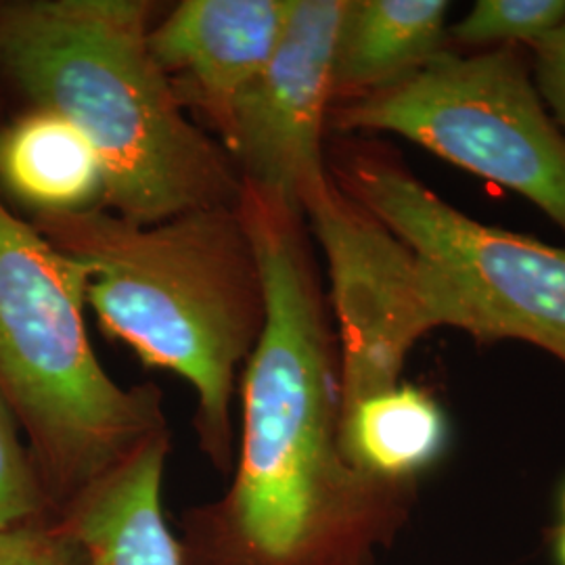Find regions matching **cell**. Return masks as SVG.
<instances>
[{"instance_id": "cell-8", "label": "cell", "mask_w": 565, "mask_h": 565, "mask_svg": "<svg viewBox=\"0 0 565 565\" xmlns=\"http://www.w3.org/2000/svg\"><path fill=\"white\" fill-rule=\"evenodd\" d=\"M303 218L329 266L343 413L401 384L406 356L424 338L415 317L413 256L335 181Z\"/></svg>"}, {"instance_id": "cell-9", "label": "cell", "mask_w": 565, "mask_h": 565, "mask_svg": "<svg viewBox=\"0 0 565 565\" xmlns=\"http://www.w3.org/2000/svg\"><path fill=\"white\" fill-rule=\"evenodd\" d=\"M294 0H182L151 25L149 46L182 107L223 141L231 114L277 51Z\"/></svg>"}, {"instance_id": "cell-17", "label": "cell", "mask_w": 565, "mask_h": 565, "mask_svg": "<svg viewBox=\"0 0 565 565\" xmlns=\"http://www.w3.org/2000/svg\"><path fill=\"white\" fill-rule=\"evenodd\" d=\"M532 53L539 93L548 103L553 120L565 135V21L543 41L532 44Z\"/></svg>"}, {"instance_id": "cell-15", "label": "cell", "mask_w": 565, "mask_h": 565, "mask_svg": "<svg viewBox=\"0 0 565 565\" xmlns=\"http://www.w3.org/2000/svg\"><path fill=\"white\" fill-rule=\"evenodd\" d=\"M18 425L0 394V527L36 522L46 507L41 478L21 445Z\"/></svg>"}, {"instance_id": "cell-19", "label": "cell", "mask_w": 565, "mask_h": 565, "mask_svg": "<svg viewBox=\"0 0 565 565\" xmlns=\"http://www.w3.org/2000/svg\"><path fill=\"white\" fill-rule=\"evenodd\" d=\"M562 513H564V524H565V490H564V497H562Z\"/></svg>"}, {"instance_id": "cell-14", "label": "cell", "mask_w": 565, "mask_h": 565, "mask_svg": "<svg viewBox=\"0 0 565 565\" xmlns=\"http://www.w3.org/2000/svg\"><path fill=\"white\" fill-rule=\"evenodd\" d=\"M564 21L565 0H478L448 36L465 46H532Z\"/></svg>"}, {"instance_id": "cell-11", "label": "cell", "mask_w": 565, "mask_h": 565, "mask_svg": "<svg viewBox=\"0 0 565 565\" xmlns=\"http://www.w3.org/2000/svg\"><path fill=\"white\" fill-rule=\"evenodd\" d=\"M446 13L445 0H348L335 49L333 105L398 84L445 53Z\"/></svg>"}, {"instance_id": "cell-1", "label": "cell", "mask_w": 565, "mask_h": 565, "mask_svg": "<svg viewBox=\"0 0 565 565\" xmlns=\"http://www.w3.org/2000/svg\"><path fill=\"white\" fill-rule=\"evenodd\" d=\"M260 264L263 335L242 373V445L223 499L191 511L184 565H373L415 486L359 471L340 443V356L302 214L243 184Z\"/></svg>"}, {"instance_id": "cell-18", "label": "cell", "mask_w": 565, "mask_h": 565, "mask_svg": "<svg viewBox=\"0 0 565 565\" xmlns=\"http://www.w3.org/2000/svg\"><path fill=\"white\" fill-rule=\"evenodd\" d=\"M555 553H557V564L565 565V524L557 527V534H555Z\"/></svg>"}, {"instance_id": "cell-4", "label": "cell", "mask_w": 565, "mask_h": 565, "mask_svg": "<svg viewBox=\"0 0 565 565\" xmlns=\"http://www.w3.org/2000/svg\"><path fill=\"white\" fill-rule=\"evenodd\" d=\"M86 270L0 200V394L61 509L168 431L156 385L124 387L88 340Z\"/></svg>"}, {"instance_id": "cell-5", "label": "cell", "mask_w": 565, "mask_h": 565, "mask_svg": "<svg viewBox=\"0 0 565 565\" xmlns=\"http://www.w3.org/2000/svg\"><path fill=\"white\" fill-rule=\"evenodd\" d=\"M329 172L408 247L422 335L450 327L480 343L518 340L565 364V249L473 221L373 147H343Z\"/></svg>"}, {"instance_id": "cell-6", "label": "cell", "mask_w": 565, "mask_h": 565, "mask_svg": "<svg viewBox=\"0 0 565 565\" xmlns=\"http://www.w3.org/2000/svg\"><path fill=\"white\" fill-rule=\"evenodd\" d=\"M340 130L392 132L503 184L565 233V135L518 46L436 55L398 84L331 107Z\"/></svg>"}, {"instance_id": "cell-13", "label": "cell", "mask_w": 565, "mask_h": 565, "mask_svg": "<svg viewBox=\"0 0 565 565\" xmlns=\"http://www.w3.org/2000/svg\"><path fill=\"white\" fill-rule=\"evenodd\" d=\"M340 443L359 471L387 484L415 486L445 455L448 422L431 394L398 384L343 411Z\"/></svg>"}, {"instance_id": "cell-2", "label": "cell", "mask_w": 565, "mask_h": 565, "mask_svg": "<svg viewBox=\"0 0 565 565\" xmlns=\"http://www.w3.org/2000/svg\"><path fill=\"white\" fill-rule=\"evenodd\" d=\"M153 2H0V65L34 107L81 128L103 166V207L156 224L237 205L221 142L189 120L149 46Z\"/></svg>"}, {"instance_id": "cell-3", "label": "cell", "mask_w": 565, "mask_h": 565, "mask_svg": "<svg viewBox=\"0 0 565 565\" xmlns=\"http://www.w3.org/2000/svg\"><path fill=\"white\" fill-rule=\"evenodd\" d=\"M36 228L84 266L103 331L191 385L202 450L226 469L237 377L266 321L263 270L239 207L139 224L97 205L39 216Z\"/></svg>"}, {"instance_id": "cell-12", "label": "cell", "mask_w": 565, "mask_h": 565, "mask_svg": "<svg viewBox=\"0 0 565 565\" xmlns=\"http://www.w3.org/2000/svg\"><path fill=\"white\" fill-rule=\"evenodd\" d=\"M0 184L39 216L74 214L103 205L105 177L81 128L34 107L0 132Z\"/></svg>"}, {"instance_id": "cell-16", "label": "cell", "mask_w": 565, "mask_h": 565, "mask_svg": "<svg viewBox=\"0 0 565 565\" xmlns=\"http://www.w3.org/2000/svg\"><path fill=\"white\" fill-rule=\"evenodd\" d=\"M0 565H81L60 525L36 522L0 527Z\"/></svg>"}, {"instance_id": "cell-7", "label": "cell", "mask_w": 565, "mask_h": 565, "mask_svg": "<svg viewBox=\"0 0 565 565\" xmlns=\"http://www.w3.org/2000/svg\"><path fill=\"white\" fill-rule=\"evenodd\" d=\"M348 0H294L281 42L235 105L221 145L243 184L306 212L333 184L323 135Z\"/></svg>"}, {"instance_id": "cell-10", "label": "cell", "mask_w": 565, "mask_h": 565, "mask_svg": "<svg viewBox=\"0 0 565 565\" xmlns=\"http://www.w3.org/2000/svg\"><path fill=\"white\" fill-rule=\"evenodd\" d=\"M170 431L153 436L61 509L81 565H184L163 509Z\"/></svg>"}]
</instances>
